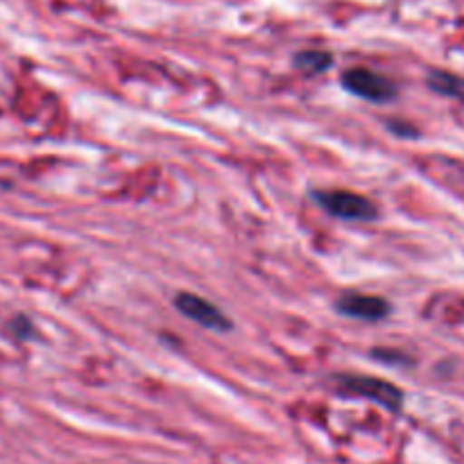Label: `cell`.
<instances>
[{
  "label": "cell",
  "instance_id": "277c9868",
  "mask_svg": "<svg viewBox=\"0 0 464 464\" xmlns=\"http://www.w3.org/2000/svg\"><path fill=\"white\" fill-rule=\"evenodd\" d=\"M175 306L177 311L184 313L188 320H193L195 324L204 326V329L211 331H229L231 322L225 313L220 311L218 306H213L211 302H207L204 297L193 293H179L175 297Z\"/></svg>",
  "mask_w": 464,
  "mask_h": 464
},
{
  "label": "cell",
  "instance_id": "7a4b0ae2",
  "mask_svg": "<svg viewBox=\"0 0 464 464\" xmlns=\"http://www.w3.org/2000/svg\"><path fill=\"white\" fill-rule=\"evenodd\" d=\"M338 385L343 392L353 394V397L370 399V401L381 403L388 411L399 412L403 408V392L392 385L390 381L374 379V376H358V374H344L338 376Z\"/></svg>",
  "mask_w": 464,
  "mask_h": 464
},
{
  "label": "cell",
  "instance_id": "ba28073f",
  "mask_svg": "<svg viewBox=\"0 0 464 464\" xmlns=\"http://www.w3.org/2000/svg\"><path fill=\"white\" fill-rule=\"evenodd\" d=\"M9 331H12V335L16 340H27L34 335V326H32V322L27 320L25 315H16L12 322H9Z\"/></svg>",
  "mask_w": 464,
  "mask_h": 464
},
{
  "label": "cell",
  "instance_id": "52a82bcc",
  "mask_svg": "<svg viewBox=\"0 0 464 464\" xmlns=\"http://www.w3.org/2000/svg\"><path fill=\"white\" fill-rule=\"evenodd\" d=\"M295 66L308 75H320L334 66V54L326 53V50H304L295 57Z\"/></svg>",
  "mask_w": 464,
  "mask_h": 464
},
{
  "label": "cell",
  "instance_id": "6da1fadb",
  "mask_svg": "<svg viewBox=\"0 0 464 464\" xmlns=\"http://www.w3.org/2000/svg\"><path fill=\"white\" fill-rule=\"evenodd\" d=\"M313 198L326 213L343 218V220L370 222L379 216V208L370 198L352 193V190H317L313 193Z\"/></svg>",
  "mask_w": 464,
  "mask_h": 464
},
{
  "label": "cell",
  "instance_id": "3957f363",
  "mask_svg": "<svg viewBox=\"0 0 464 464\" xmlns=\"http://www.w3.org/2000/svg\"><path fill=\"white\" fill-rule=\"evenodd\" d=\"M343 86L349 93L370 100V102H390L397 95V86L392 80L367 68H349L343 75Z\"/></svg>",
  "mask_w": 464,
  "mask_h": 464
},
{
  "label": "cell",
  "instance_id": "5b68a950",
  "mask_svg": "<svg viewBox=\"0 0 464 464\" xmlns=\"http://www.w3.org/2000/svg\"><path fill=\"white\" fill-rule=\"evenodd\" d=\"M338 311L343 315L353 317V320L381 322L390 315V304L383 297H374V295L349 293L338 299Z\"/></svg>",
  "mask_w": 464,
  "mask_h": 464
},
{
  "label": "cell",
  "instance_id": "8992f818",
  "mask_svg": "<svg viewBox=\"0 0 464 464\" xmlns=\"http://www.w3.org/2000/svg\"><path fill=\"white\" fill-rule=\"evenodd\" d=\"M429 86L440 95H447V98L462 100L464 102V77L453 75L447 71H433L429 75Z\"/></svg>",
  "mask_w": 464,
  "mask_h": 464
}]
</instances>
